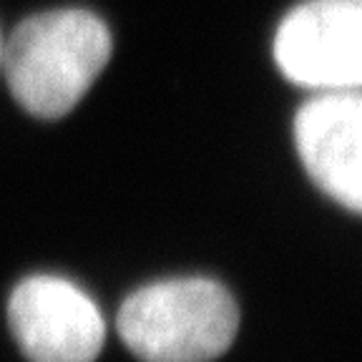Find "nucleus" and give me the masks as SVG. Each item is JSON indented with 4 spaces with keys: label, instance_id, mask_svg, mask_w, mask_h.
<instances>
[{
    "label": "nucleus",
    "instance_id": "nucleus-1",
    "mask_svg": "<svg viewBox=\"0 0 362 362\" xmlns=\"http://www.w3.org/2000/svg\"><path fill=\"white\" fill-rule=\"evenodd\" d=\"M113 51L108 25L83 8L30 16L3 38L8 88L35 119H63L101 76Z\"/></svg>",
    "mask_w": 362,
    "mask_h": 362
},
{
    "label": "nucleus",
    "instance_id": "nucleus-4",
    "mask_svg": "<svg viewBox=\"0 0 362 362\" xmlns=\"http://www.w3.org/2000/svg\"><path fill=\"white\" fill-rule=\"evenodd\" d=\"M8 322L30 362H96L106 339L96 302L53 274H35L13 289Z\"/></svg>",
    "mask_w": 362,
    "mask_h": 362
},
{
    "label": "nucleus",
    "instance_id": "nucleus-2",
    "mask_svg": "<svg viewBox=\"0 0 362 362\" xmlns=\"http://www.w3.org/2000/svg\"><path fill=\"white\" fill-rule=\"evenodd\" d=\"M116 327L141 362H214L237 337L239 310L214 279H166L129 294Z\"/></svg>",
    "mask_w": 362,
    "mask_h": 362
},
{
    "label": "nucleus",
    "instance_id": "nucleus-5",
    "mask_svg": "<svg viewBox=\"0 0 362 362\" xmlns=\"http://www.w3.org/2000/svg\"><path fill=\"white\" fill-rule=\"evenodd\" d=\"M294 144L310 179L345 209H362V98L322 90L294 116Z\"/></svg>",
    "mask_w": 362,
    "mask_h": 362
},
{
    "label": "nucleus",
    "instance_id": "nucleus-3",
    "mask_svg": "<svg viewBox=\"0 0 362 362\" xmlns=\"http://www.w3.org/2000/svg\"><path fill=\"white\" fill-rule=\"evenodd\" d=\"M274 61L284 78L312 90L362 83V0H307L282 18Z\"/></svg>",
    "mask_w": 362,
    "mask_h": 362
},
{
    "label": "nucleus",
    "instance_id": "nucleus-6",
    "mask_svg": "<svg viewBox=\"0 0 362 362\" xmlns=\"http://www.w3.org/2000/svg\"><path fill=\"white\" fill-rule=\"evenodd\" d=\"M0 66H3V33H0Z\"/></svg>",
    "mask_w": 362,
    "mask_h": 362
}]
</instances>
